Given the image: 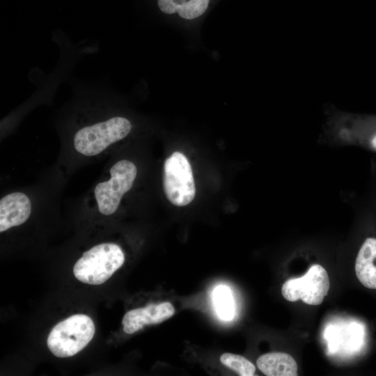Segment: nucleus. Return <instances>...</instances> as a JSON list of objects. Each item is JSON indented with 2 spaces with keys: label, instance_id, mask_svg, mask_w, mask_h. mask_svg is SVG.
Returning <instances> with one entry per match:
<instances>
[{
  "label": "nucleus",
  "instance_id": "1",
  "mask_svg": "<svg viewBox=\"0 0 376 376\" xmlns=\"http://www.w3.org/2000/svg\"><path fill=\"white\" fill-rule=\"evenodd\" d=\"M121 248L113 243L95 245L84 252L73 267L75 276L90 285H100L107 281L124 263Z\"/></svg>",
  "mask_w": 376,
  "mask_h": 376
},
{
  "label": "nucleus",
  "instance_id": "2",
  "mask_svg": "<svg viewBox=\"0 0 376 376\" xmlns=\"http://www.w3.org/2000/svg\"><path fill=\"white\" fill-rule=\"evenodd\" d=\"M95 331L94 322L89 316L73 315L52 328L47 340V347L57 357H72L89 343Z\"/></svg>",
  "mask_w": 376,
  "mask_h": 376
},
{
  "label": "nucleus",
  "instance_id": "3",
  "mask_svg": "<svg viewBox=\"0 0 376 376\" xmlns=\"http://www.w3.org/2000/svg\"><path fill=\"white\" fill-rule=\"evenodd\" d=\"M131 129L128 119L113 117L78 130L74 137V146L81 155H96L111 144L125 138Z\"/></svg>",
  "mask_w": 376,
  "mask_h": 376
},
{
  "label": "nucleus",
  "instance_id": "4",
  "mask_svg": "<svg viewBox=\"0 0 376 376\" xmlns=\"http://www.w3.org/2000/svg\"><path fill=\"white\" fill-rule=\"evenodd\" d=\"M163 184L166 198L174 205L185 206L194 200L195 183L191 165L185 155L175 152L166 159Z\"/></svg>",
  "mask_w": 376,
  "mask_h": 376
},
{
  "label": "nucleus",
  "instance_id": "5",
  "mask_svg": "<svg viewBox=\"0 0 376 376\" xmlns=\"http://www.w3.org/2000/svg\"><path fill=\"white\" fill-rule=\"evenodd\" d=\"M136 173L135 164L127 159L112 166L110 179L98 183L94 189L98 210L102 214L111 215L116 211L123 194L132 188Z\"/></svg>",
  "mask_w": 376,
  "mask_h": 376
},
{
  "label": "nucleus",
  "instance_id": "6",
  "mask_svg": "<svg viewBox=\"0 0 376 376\" xmlns=\"http://www.w3.org/2000/svg\"><path fill=\"white\" fill-rule=\"evenodd\" d=\"M329 279L326 269L320 265H312L299 278L287 280L282 285L283 297L289 301L301 299L308 305L322 304L329 290Z\"/></svg>",
  "mask_w": 376,
  "mask_h": 376
},
{
  "label": "nucleus",
  "instance_id": "7",
  "mask_svg": "<svg viewBox=\"0 0 376 376\" xmlns=\"http://www.w3.org/2000/svg\"><path fill=\"white\" fill-rule=\"evenodd\" d=\"M175 313V308L170 302L151 304L143 308H137L127 312L122 320L123 331L127 334H134L146 325L161 323Z\"/></svg>",
  "mask_w": 376,
  "mask_h": 376
},
{
  "label": "nucleus",
  "instance_id": "8",
  "mask_svg": "<svg viewBox=\"0 0 376 376\" xmlns=\"http://www.w3.org/2000/svg\"><path fill=\"white\" fill-rule=\"evenodd\" d=\"M31 203L29 197L21 192H14L0 201V232L19 226L29 217Z\"/></svg>",
  "mask_w": 376,
  "mask_h": 376
},
{
  "label": "nucleus",
  "instance_id": "9",
  "mask_svg": "<svg viewBox=\"0 0 376 376\" xmlns=\"http://www.w3.org/2000/svg\"><path fill=\"white\" fill-rule=\"evenodd\" d=\"M355 272L363 286L376 289V238L368 237L363 242L356 258Z\"/></svg>",
  "mask_w": 376,
  "mask_h": 376
},
{
  "label": "nucleus",
  "instance_id": "10",
  "mask_svg": "<svg viewBox=\"0 0 376 376\" xmlns=\"http://www.w3.org/2000/svg\"><path fill=\"white\" fill-rule=\"evenodd\" d=\"M256 364L267 376H296L298 366L293 357L284 352H269L260 356Z\"/></svg>",
  "mask_w": 376,
  "mask_h": 376
},
{
  "label": "nucleus",
  "instance_id": "11",
  "mask_svg": "<svg viewBox=\"0 0 376 376\" xmlns=\"http://www.w3.org/2000/svg\"><path fill=\"white\" fill-rule=\"evenodd\" d=\"M210 0H158L161 11L166 14L178 13L185 19H193L207 10Z\"/></svg>",
  "mask_w": 376,
  "mask_h": 376
},
{
  "label": "nucleus",
  "instance_id": "12",
  "mask_svg": "<svg viewBox=\"0 0 376 376\" xmlns=\"http://www.w3.org/2000/svg\"><path fill=\"white\" fill-rule=\"evenodd\" d=\"M212 297L217 315L224 320H230L234 315V301L230 288L224 285L217 286Z\"/></svg>",
  "mask_w": 376,
  "mask_h": 376
},
{
  "label": "nucleus",
  "instance_id": "13",
  "mask_svg": "<svg viewBox=\"0 0 376 376\" xmlns=\"http://www.w3.org/2000/svg\"><path fill=\"white\" fill-rule=\"evenodd\" d=\"M220 361L239 375L253 376L255 375V366L247 359L239 354L224 353L220 357Z\"/></svg>",
  "mask_w": 376,
  "mask_h": 376
}]
</instances>
